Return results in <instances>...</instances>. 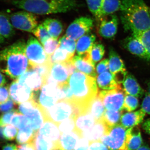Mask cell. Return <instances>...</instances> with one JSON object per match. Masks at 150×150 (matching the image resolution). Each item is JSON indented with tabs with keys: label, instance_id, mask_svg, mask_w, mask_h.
I'll return each mask as SVG.
<instances>
[{
	"label": "cell",
	"instance_id": "6f0895ef",
	"mask_svg": "<svg viewBox=\"0 0 150 150\" xmlns=\"http://www.w3.org/2000/svg\"><path fill=\"white\" fill-rule=\"evenodd\" d=\"M2 150H17V146L13 144H6L3 146Z\"/></svg>",
	"mask_w": 150,
	"mask_h": 150
},
{
	"label": "cell",
	"instance_id": "2e32d148",
	"mask_svg": "<svg viewBox=\"0 0 150 150\" xmlns=\"http://www.w3.org/2000/svg\"><path fill=\"white\" fill-rule=\"evenodd\" d=\"M16 80L20 83L27 86L34 92L40 91L44 84V80L42 77L30 69Z\"/></svg>",
	"mask_w": 150,
	"mask_h": 150
},
{
	"label": "cell",
	"instance_id": "ee69618b",
	"mask_svg": "<svg viewBox=\"0 0 150 150\" xmlns=\"http://www.w3.org/2000/svg\"><path fill=\"white\" fill-rule=\"evenodd\" d=\"M33 33L43 45L48 39L52 38L43 24L38 25Z\"/></svg>",
	"mask_w": 150,
	"mask_h": 150
},
{
	"label": "cell",
	"instance_id": "83f0119b",
	"mask_svg": "<svg viewBox=\"0 0 150 150\" xmlns=\"http://www.w3.org/2000/svg\"><path fill=\"white\" fill-rule=\"evenodd\" d=\"M86 110L93 116L96 121L102 120L105 109L98 94L89 103Z\"/></svg>",
	"mask_w": 150,
	"mask_h": 150
},
{
	"label": "cell",
	"instance_id": "60d3db41",
	"mask_svg": "<svg viewBox=\"0 0 150 150\" xmlns=\"http://www.w3.org/2000/svg\"><path fill=\"white\" fill-rule=\"evenodd\" d=\"M58 128L61 135L74 131L76 130L74 117H71L62 121L58 125Z\"/></svg>",
	"mask_w": 150,
	"mask_h": 150
},
{
	"label": "cell",
	"instance_id": "4fadbf2b",
	"mask_svg": "<svg viewBox=\"0 0 150 150\" xmlns=\"http://www.w3.org/2000/svg\"><path fill=\"white\" fill-rule=\"evenodd\" d=\"M9 90L11 98L16 104H20L35 99L34 92L27 86L20 83L17 80L11 84Z\"/></svg>",
	"mask_w": 150,
	"mask_h": 150
},
{
	"label": "cell",
	"instance_id": "9f6ffc18",
	"mask_svg": "<svg viewBox=\"0 0 150 150\" xmlns=\"http://www.w3.org/2000/svg\"><path fill=\"white\" fill-rule=\"evenodd\" d=\"M142 126L145 132L150 135V118H148L144 121Z\"/></svg>",
	"mask_w": 150,
	"mask_h": 150
},
{
	"label": "cell",
	"instance_id": "3957f363",
	"mask_svg": "<svg viewBox=\"0 0 150 150\" xmlns=\"http://www.w3.org/2000/svg\"><path fill=\"white\" fill-rule=\"evenodd\" d=\"M68 82L73 92V102L79 112L85 110L89 103L98 94L96 77L77 71L70 76Z\"/></svg>",
	"mask_w": 150,
	"mask_h": 150
},
{
	"label": "cell",
	"instance_id": "9c48e42d",
	"mask_svg": "<svg viewBox=\"0 0 150 150\" xmlns=\"http://www.w3.org/2000/svg\"><path fill=\"white\" fill-rule=\"evenodd\" d=\"M122 88L98 92V95L102 100L105 110L121 111L123 110L125 95Z\"/></svg>",
	"mask_w": 150,
	"mask_h": 150
},
{
	"label": "cell",
	"instance_id": "44dd1931",
	"mask_svg": "<svg viewBox=\"0 0 150 150\" xmlns=\"http://www.w3.org/2000/svg\"><path fill=\"white\" fill-rule=\"evenodd\" d=\"M123 90L125 94L141 98L144 93L135 77L131 74H127L123 82Z\"/></svg>",
	"mask_w": 150,
	"mask_h": 150
},
{
	"label": "cell",
	"instance_id": "5b68a950",
	"mask_svg": "<svg viewBox=\"0 0 150 150\" xmlns=\"http://www.w3.org/2000/svg\"><path fill=\"white\" fill-rule=\"evenodd\" d=\"M43 112L45 120L52 121L58 126L59 123L67 118L72 117L75 118L79 112V110L73 101L62 100Z\"/></svg>",
	"mask_w": 150,
	"mask_h": 150
},
{
	"label": "cell",
	"instance_id": "8992f818",
	"mask_svg": "<svg viewBox=\"0 0 150 150\" xmlns=\"http://www.w3.org/2000/svg\"><path fill=\"white\" fill-rule=\"evenodd\" d=\"M18 110L29 119L30 126L35 132L38 131L45 122L44 113L34 100L21 103Z\"/></svg>",
	"mask_w": 150,
	"mask_h": 150
},
{
	"label": "cell",
	"instance_id": "d4e9b609",
	"mask_svg": "<svg viewBox=\"0 0 150 150\" xmlns=\"http://www.w3.org/2000/svg\"><path fill=\"white\" fill-rule=\"evenodd\" d=\"M96 80L97 86L103 90H110L121 87L120 84L109 71L98 74Z\"/></svg>",
	"mask_w": 150,
	"mask_h": 150
},
{
	"label": "cell",
	"instance_id": "74e56055",
	"mask_svg": "<svg viewBox=\"0 0 150 150\" xmlns=\"http://www.w3.org/2000/svg\"><path fill=\"white\" fill-rule=\"evenodd\" d=\"M105 52L104 47L102 44L98 43H95L94 44L90 53V55L92 61L95 64L102 59Z\"/></svg>",
	"mask_w": 150,
	"mask_h": 150
},
{
	"label": "cell",
	"instance_id": "484cf974",
	"mask_svg": "<svg viewBox=\"0 0 150 150\" xmlns=\"http://www.w3.org/2000/svg\"><path fill=\"white\" fill-rule=\"evenodd\" d=\"M96 36L91 33H87L78 40L76 52L79 56L89 54L95 42Z\"/></svg>",
	"mask_w": 150,
	"mask_h": 150
},
{
	"label": "cell",
	"instance_id": "ba28073f",
	"mask_svg": "<svg viewBox=\"0 0 150 150\" xmlns=\"http://www.w3.org/2000/svg\"><path fill=\"white\" fill-rule=\"evenodd\" d=\"M127 129L121 124L109 128L108 133L100 141L110 150H125Z\"/></svg>",
	"mask_w": 150,
	"mask_h": 150
},
{
	"label": "cell",
	"instance_id": "52a82bcc",
	"mask_svg": "<svg viewBox=\"0 0 150 150\" xmlns=\"http://www.w3.org/2000/svg\"><path fill=\"white\" fill-rule=\"evenodd\" d=\"M25 53L29 62L30 69L51 62L50 56L46 54L41 44L33 36H30L28 40Z\"/></svg>",
	"mask_w": 150,
	"mask_h": 150
},
{
	"label": "cell",
	"instance_id": "d6986e66",
	"mask_svg": "<svg viewBox=\"0 0 150 150\" xmlns=\"http://www.w3.org/2000/svg\"><path fill=\"white\" fill-rule=\"evenodd\" d=\"M109 129V127L102 119L96 121L91 129L83 132L82 134V137L87 139L90 142L100 141L108 133Z\"/></svg>",
	"mask_w": 150,
	"mask_h": 150
},
{
	"label": "cell",
	"instance_id": "9a60e30c",
	"mask_svg": "<svg viewBox=\"0 0 150 150\" xmlns=\"http://www.w3.org/2000/svg\"><path fill=\"white\" fill-rule=\"evenodd\" d=\"M104 17L100 19L98 28V33L101 37L105 38L114 37L118 30V19L115 14Z\"/></svg>",
	"mask_w": 150,
	"mask_h": 150
},
{
	"label": "cell",
	"instance_id": "11a10c76",
	"mask_svg": "<svg viewBox=\"0 0 150 150\" xmlns=\"http://www.w3.org/2000/svg\"><path fill=\"white\" fill-rule=\"evenodd\" d=\"M17 150H35L34 142L17 146Z\"/></svg>",
	"mask_w": 150,
	"mask_h": 150
},
{
	"label": "cell",
	"instance_id": "b9f144b4",
	"mask_svg": "<svg viewBox=\"0 0 150 150\" xmlns=\"http://www.w3.org/2000/svg\"><path fill=\"white\" fill-rule=\"evenodd\" d=\"M89 11L98 20H99L100 13L104 0H86Z\"/></svg>",
	"mask_w": 150,
	"mask_h": 150
},
{
	"label": "cell",
	"instance_id": "681fc988",
	"mask_svg": "<svg viewBox=\"0 0 150 150\" xmlns=\"http://www.w3.org/2000/svg\"><path fill=\"white\" fill-rule=\"evenodd\" d=\"M90 142L87 139L81 137L78 139L74 150H87Z\"/></svg>",
	"mask_w": 150,
	"mask_h": 150
},
{
	"label": "cell",
	"instance_id": "c3c4849f",
	"mask_svg": "<svg viewBox=\"0 0 150 150\" xmlns=\"http://www.w3.org/2000/svg\"><path fill=\"white\" fill-rule=\"evenodd\" d=\"M16 104L10 98L6 102L0 104V112L5 113L15 110Z\"/></svg>",
	"mask_w": 150,
	"mask_h": 150
},
{
	"label": "cell",
	"instance_id": "4dcf8cb0",
	"mask_svg": "<svg viewBox=\"0 0 150 150\" xmlns=\"http://www.w3.org/2000/svg\"><path fill=\"white\" fill-rule=\"evenodd\" d=\"M51 37L57 39L63 32V25L58 20L53 18H47L43 23Z\"/></svg>",
	"mask_w": 150,
	"mask_h": 150
},
{
	"label": "cell",
	"instance_id": "30bf717a",
	"mask_svg": "<svg viewBox=\"0 0 150 150\" xmlns=\"http://www.w3.org/2000/svg\"><path fill=\"white\" fill-rule=\"evenodd\" d=\"M9 18L14 28L23 31L33 33L38 26L37 18L35 14L27 11L14 13Z\"/></svg>",
	"mask_w": 150,
	"mask_h": 150
},
{
	"label": "cell",
	"instance_id": "6da1fadb",
	"mask_svg": "<svg viewBox=\"0 0 150 150\" xmlns=\"http://www.w3.org/2000/svg\"><path fill=\"white\" fill-rule=\"evenodd\" d=\"M26 43L20 39L0 51V71L16 80L30 69Z\"/></svg>",
	"mask_w": 150,
	"mask_h": 150
},
{
	"label": "cell",
	"instance_id": "f546056e",
	"mask_svg": "<svg viewBox=\"0 0 150 150\" xmlns=\"http://www.w3.org/2000/svg\"><path fill=\"white\" fill-rule=\"evenodd\" d=\"M121 4V0H104L100 9L99 20L120 10Z\"/></svg>",
	"mask_w": 150,
	"mask_h": 150
},
{
	"label": "cell",
	"instance_id": "836d02e7",
	"mask_svg": "<svg viewBox=\"0 0 150 150\" xmlns=\"http://www.w3.org/2000/svg\"><path fill=\"white\" fill-rule=\"evenodd\" d=\"M35 150H51L60 146L46 137L40 135L37 132L34 141Z\"/></svg>",
	"mask_w": 150,
	"mask_h": 150
},
{
	"label": "cell",
	"instance_id": "db71d44e",
	"mask_svg": "<svg viewBox=\"0 0 150 150\" xmlns=\"http://www.w3.org/2000/svg\"><path fill=\"white\" fill-rule=\"evenodd\" d=\"M142 109L146 113L150 115V94L149 93L145 95L142 103Z\"/></svg>",
	"mask_w": 150,
	"mask_h": 150
},
{
	"label": "cell",
	"instance_id": "7dc6e473",
	"mask_svg": "<svg viewBox=\"0 0 150 150\" xmlns=\"http://www.w3.org/2000/svg\"><path fill=\"white\" fill-rule=\"evenodd\" d=\"M18 111L17 110H14L3 113L0 117V126H5L11 124L13 117Z\"/></svg>",
	"mask_w": 150,
	"mask_h": 150
},
{
	"label": "cell",
	"instance_id": "ab89813d",
	"mask_svg": "<svg viewBox=\"0 0 150 150\" xmlns=\"http://www.w3.org/2000/svg\"><path fill=\"white\" fill-rule=\"evenodd\" d=\"M59 47L66 50L70 54L74 55L76 49V41L71 40L66 35L59 40Z\"/></svg>",
	"mask_w": 150,
	"mask_h": 150
},
{
	"label": "cell",
	"instance_id": "94428289",
	"mask_svg": "<svg viewBox=\"0 0 150 150\" xmlns=\"http://www.w3.org/2000/svg\"><path fill=\"white\" fill-rule=\"evenodd\" d=\"M137 150H150V148L146 145H143Z\"/></svg>",
	"mask_w": 150,
	"mask_h": 150
},
{
	"label": "cell",
	"instance_id": "7c38bea8",
	"mask_svg": "<svg viewBox=\"0 0 150 150\" xmlns=\"http://www.w3.org/2000/svg\"><path fill=\"white\" fill-rule=\"evenodd\" d=\"M59 101V90L58 86L49 84L43 85L39 91L37 103L42 111H45Z\"/></svg>",
	"mask_w": 150,
	"mask_h": 150
},
{
	"label": "cell",
	"instance_id": "603a6c76",
	"mask_svg": "<svg viewBox=\"0 0 150 150\" xmlns=\"http://www.w3.org/2000/svg\"><path fill=\"white\" fill-rule=\"evenodd\" d=\"M40 135L57 144H59L61 134L58 126L52 121L45 120L43 125L38 131Z\"/></svg>",
	"mask_w": 150,
	"mask_h": 150
},
{
	"label": "cell",
	"instance_id": "f907efd6",
	"mask_svg": "<svg viewBox=\"0 0 150 150\" xmlns=\"http://www.w3.org/2000/svg\"><path fill=\"white\" fill-rule=\"evenodd\" d=\"M109 71V60L104 59L100 62L96 66V72L98 74Z\"/></svg>",
	"mask_w": 150,
	"mask_h": 150
},
{
	"label": "cell",
	"instance_id": "03108f58",
	"mask_svg": "<svg viewBox=\"0 0 150 150\" xmlns=\"http://www.w3.org/2000/svg\"><path fill=\"white\" fill-rule=\"evenodd\" d=\"M149 13L150 15V7L149 8Z\"/></svg>",
	"mask_w": 150,
	"mask_h": 150
},
{
	"label": "cell",
	"instance_id": "ac0fdd59",
	"mask_svg": "<svg viewBox=\"0 0 150 150\" xmlns=\"http://www.w3.org/2000/svg\"><path fill=\"white\" fill-rule=\"evenodd\" d=\"M71 62L78 71L91 76H96L95 64L92 61L90 54L74 56Z\"/></svg>",
	"mask_w": 150,
	"mask_h": 150
},
{
	"label": "cell",
	"instance_id": "bcb514c9",
	"mask_svg": "<svg viewBox=\"0 0 150 150\" xmlns=\"http://www.w3.org/2000/svg\"><path fill=\"white\" fill-rule=\"evenodd\" d=\"M18 134L17 128L12 125H7L5 126L4 136L5 139L7 141H13L15 139Z\"/></svg>",
	"mask_w": 150,
	"mask_h": 150
},
{
	"label": "cell",
	"instance_id": "1f68e13d",
	"mask_svg": "<svg viewBox=\"0 0 150 150\" xmlns=\"http://www.w3.org/2000/svg\"><path fill=\"white\" fill-rule=\"evenodd\" d=\"M14 28L11 23L9 17L0 13V35L5 39H9L15 33Z\"/></svg>",
	"mask_w": 150,
	"mask_h": 150
},
{
	"label": "cell",
	"instance_id": "e7e4bbea",
	"mask_svg": "<svg viewBox=\"0 0 150 150\" xmlns=\"http://www.w3.org/2000/svg\"><path fill=\"white\" fill-rule=\"evenodd\" d=\"M148 89L149 91V93L150 94V80L148 82Z\"/></svg>",
	"mask_w": 150,
	"mask_h": 150
},
{
	"label": "cell",
	"instance_id": "277c9868",
	"mask_svg": "<svg viewBox=\"0 0 150 150\" xmlns=\"http://www.w3.org/2000/svg\"><path fill=\"white\" fill-rule=\"evenodd\" d=\"M16 7L34 14L63 13L76 9L77 0H13Z\"/></svg>",
	"mask_w": 150,
	"mask_h": 150
},
{
	"label": "cell",
	"instance_id": "d590c367",
	"mask_svg": "<svg viewBox=\"0 0 150 150\" xmlns=\"http://www.w3.org/2000/svg\"><path fill=\"white\" fill-rule=\"evenodd\" d=\"M73 56L74 55L59 47L55 51L54 54L50 56V60L52 64L64 63L71 60Z\"/></svg>",
	"mask_w": 150,
	"mask_h": 150
},
{
	"label": "cell",
	"instance_id": "7bdbcfd3",
	"mask_svg": "<svg viewBox=\"0 0 150 150\" xmlns=\"http://www.w3.org/2000/svg\"><path fill=\"white\" fill-rule=\"evenodd\" d=\"M132 35L142 42L150 56V28L144 32L134 34Z\"/></svg>",
	"mask_w": 150,
	"mask_h": 150
},
{
	"label": "cell",
	"instance_id": "cb8c5ba5",
	"mask_svg": "<svg viewBox=\"0 0 150 150\" xmlns=\"http://www.w3.org/2000/svg\"><path fill=\"white\" fill-rule=\"evenodd\" d=\"M143 142L141 131L137 126L127 129L125 150H137Z\"/></svg>",
	"mask_w": 150,
	"mask_h": 150
},
{
	"label": "cell",
	"instance_id": "e575fe53",
	"mask_svg": "<svg viewBox=\"0 0 150 150\" xmlns=\"http://www.w3.org/2000/svg\"><path fill=\"white\" fill-rule=\"evenodd\" d=\"M122 115L121 111L105 110L102 120L110 128L119 124Z\"/></svg>",
	"mask_w": 150,
	"mask_h": 150
},
{
	"label": "cell",
	"instance_id": "91938a15",
	"mask_svg": "<svg viewBox=\"0 0 150 150\" xmlns=\"http://www.w3.org/2000/svg\"><path fill=\"white\" fill-rule=\"evenodd\" d=\"M5 126H0V140H5L4 136V131Z\"/></svg>",
	"mask_w": 150,
	"mask_h": 150
},
{
	"label": "cell",
	"instance_id": "4316f807",
	"mask_svg": "<svg viewBox=\"0 0 150 150\" xmlns=\"http://www.w3.org/2000/svg\"><path fill=\"white\" fill-rule=\"evenodd\" d=\"M50 75L59 85L68 81L70 76L64 63H55L51 66Z\"/></svg>",
	"mask_w": 150,
	"mask_h": 150
},
{
	"label": "cell",
	"instance_id": "f5cc1de1",
	"mask_svg": "<svg viewBox=\"0 0 150 150\" xmlns=\"http://www.w3.org/2000/svg\"><path fill=\"white\" fill-rule=\"evenodd\" d=\"M87 150H110L100 141L90 142Z\"/></svg>",
	"mask_w": 150,
	"mask_h": 150
},
{
	"label": "cell",
	"instance_id": "816d5d0a",
	"mask_svg": "<svg viewBox=\"0 0 150 150\" xmlns=\"http://www.w3.org/2000/svg\"><path fill=\"white\" fill-rule=\"evenodd\" d=\"M10 98L9 88L6 86L0 87V104L6 102Z\"/></svg>",
	"mask_w": 150,
	"mask_h": 150
},
{
	"label": "cell",
	"instance_id": "f6af8a7d",
	"mask_svg": "<svg viewBox=\"0 0 150 150\" xmlns=\"http://www.w3.org/2000/svg\"><path fill=\"white\" fill-rule=\"evenodd\" d=\"M59 46V41L53 38L48 39L43 45L45 53L49 56L53 55Z\"/></svg>",
	"mask_w": 150,
	"mask_h": 150
},
{
	"label": "cell",
	"instance_id": "6125c7cd",
	"mask_svg": "<svg viewBox=\"0 0 150 150\" xmlns=\"http://www.w3.org/2000/svg\"><path fill=\"white\" fill-rule=\"evenodd\" d=\"M5 40V39L4 37H3L2 36L0 35V46L2 45L3 43H4Z\"/></svg>",
	"mask_w": 150,
	"mask_h": 150
},
{
	"label": "cell",
	"instance_id": "e0dca14e",
	"mask_svg": "<svg viewBox=\"0 0 150 150\" xmlns=\"http://www.w3.org/2000/svg\"><path fill=\"white\" fill-rule=\"evenodd\" d=\"M122 44L123 47L131 54L150 62V55L144 46L139 40L133 35L125 38Z\"/></svg>",
	"mask_w": 150,
	"mask_h": 150
},
{
	"label": "cell",
	"instance_id": "5bb4252c",
	"mask_svg": "<svg viewBox=\"0 0 150 150\" xmlns=\"http://www.w3.org/2000/svg\"><path fill=\"white\" fill-rule=\"evenodd\" d=\"M109 71L115 76L119 84L123 83L128 74L122 59L112 48L109 51Z\"/></svg>",
	"mask_w": 150,
	"mask_h": 150
},
{
	"label": "cell",
	"instance_id": "be15d7a7",
	"mask_svg": "<svg viewBox=\"0 0 150 150\" xmlns=\"http://www.w3.org/2000/svg\"><path fill=\"white\" fill-rule=\"evenodd\" d=\"M51 150H64L62 149L60 146H59L56 147L54 148V149Z\"/></svg>",
	"mask_w": 150,
	"mask_h": 150
},
{
	"label": "cell",
	"instance_id": "f1b7e54d",
	"mask_svg": "<svg viewBox=\"0 0 150 150\" xmlns=\"http://www.w3.org/2000/svg\"><path fill=\"white\" fill-rule=\"evenodd\" d=\"M81 136L76 130L61 135L60 146L64 150H74L78 139Z\"/></svg>",
	"mask_w": 150,
	"mask_h": 150
},
{
	"label": "cell",
	"instance_id": "f35d334b",
	"mask_svg": "<svg viewBox=\"0 0 150 150\" xmlns=\"http://www.w3.org/2000/svg\"><path fill=\"white\" fill-rule=\"evenodd\" d=\"M139 105L138 98L126 94L123 105V109L128 112H133L136 110Z\"/></svg>",
	"mask_w": 150,
	"mask_h": 150
},
{
	"label": "cell",
	"instance_id": "680465c9",
	"mask_svg": "<svg viewBox=\"0 0 150 150\" xmlns=\"http://www.w3.org/2000/svg\"><path fill=\"white\" fill-rule=\"evenodd\" d=\"M0 71V87L4 86L6 82L5 76Z\"/></svg>",
	"mask_w": 150,
	"mask_h": 150
},
{
	"label": "cell",
	"instance_id": "8fae6325",
	"mask_svg": "<svg viewBox=\"0 0 150 150\" xmlns=\"http://www.w3.org/2000/svg\"><path fill=\"white\" fill-rule=\"evenodd\" d=\"M93 27L92 19L87 16L81 17L75 19L69 25L66 35L71 40H77L90 33Z\"/></svg>",
	"mask_w": 150,
	"mask_h": 150
},
{
	"label": "cell",
	"instance_id": "ffe728a7",
	"mask_svg": "<svg viewBox=\"0 0 150 150\" xmlns=\"http://www.w3.org/2000/svg\"><path fill=\"white\" fill-rule=\"evenodd\" d=\"M76 130L82 137L83 132L92 127L96 123V120L87 110L79 112L75 117Z\"/></svg>",
	"mask_w": 150,
	"mask_h": 150
},
{
	"label": "cell",
	"instance_id": "7402d4cb",
	"mask_svg": "<svg viewBox=\"0 0 150 150\" xmlns=\"http://www.w3.org/2000/svg\"><path fill=\"white\" fill-rule=\"evenodd\" d=\"M146 113L142 108L134 112H126L121 116V125L126 129L137 126L143 122Z\"/></svg>",
	"mask_w": 150,
	"mask_h": 150
},
{
	"label": "cell",
	"instance_id": "d6a6232c",
	"mask_svg": "<svg viewBox=\"0 0 150 150\" xmlns=\"http://www.w3.org/2000/svg\"><path fill=\"white\" fill-rule=\"evenodd\" d=\"M37 133L30 127L20 129L16 137L17 143L21 145L33 142Z\"/></svg>",
	"mask_w": 150,
	"mask_h": 150
},
{
	"label": "cell",
	"instance_id": "7a4b0ae2",
	"mask_svg": "<svg viewBox=\"0 0 150 150\" xmlns=\"http://www.w3.org/2000/svg\"><path fill=\"white\" fill-rule=\"evenodd\" d=\"M121 1V20L125 29L134 34L150 29L149 7L144 0Z\"/></svg>",
	"mask_w": 150,
	"mask_h": 150
},
{
	"label": "cell",
	"instance_id": "8d00e7d4",
	"mask_svg": "<svg viewBox=\"0 0 150 150\" xmlns=\"http://www.w3.org/2000/svg\"><path fill=\"white\" fill-rule=\"evenodd\" d=\"M11 124L19 130L26 127H30L29 119L20 113L18 111L14 115Z\"/></svg>",
	"mask_w": 150,
	"mask_h": 150
}]
</instances>
